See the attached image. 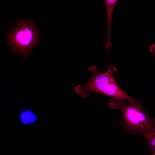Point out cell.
Wrapping results in <instances>:
<instances>
[{"label":"cell","instance_id":"cell-1","mask_svg":"<svg viewBox=\"0 0 155 155\" xmlns=\"http://www.w3.org/2000/svg\"><path fill=\"white\" fill-rule=\"evenodd\" d=\"M107 70L100 73L97 67L93 65L88 68L90 77L85 84L77 86L74 90L76 94L83 97L89 96L92 92L112 97L113 98L124 100L128 103L135 102L133 96L127 94L118 86L114 76L117 69L113 65L110 64L107 66Z\"/></svg>","mask_w":155,"mask_h":155},{"label":"cell","instance_id":"cell-2","mask_svg":"<svg viewBox=\"0 0 155 155\" xmlns=\"http://www.w3.org/2000/svg\"><path fill=\"white\" fill-rule=\"evenodd\" d=\"M126 101L111 98L108 104L111 108L119 109L121 117L117 126L121 125L124 128L125 133L132 135H141L148 131H155V119H150L137 100L133 103L127 104Z\"/></svg>","mask_w":155,"mask_h":155},{"label":"cell","instance_id":"cell-3","mask_svg":"<svg viewBox=\"0 0 155 155\" xmlns=\"http://www.w3.org/2000/svg\"><path fill=\"white\" fill-rule=\"evenodd\" d=\"M39 31L33 19H20L9 31L6 44L25 59L31 56V50L40 40Z\"/></svg>","mask_w":155,"mask_h":155},{"label":"cell","instance_id":"cell-4","mask_svg":"<svg viewBox=\"0 0 155 155\" xmlns=\"http://www.w3.org/2000/svg\"><path fill=\"white\" fill-rule=\"evenodd\" d=\"M117 0H105L107 18V35L105 47L108 52V50L112 46L113 44L110 40V28L112 21V14L115 5Z\"/></svg>","mask_w":155,"mask_h":155},{"label":"cell","instance_id":"cell-5","mask_svg":"<svg viewBox=\"0 0 155 155\" xmlns=\"http://www.w3.org/2000/svg\"><path fill=\"white\" fill-rule=\"evenodd\" d=\"M142 135L147 142L151 155H155V131L146 132Z\"/></svg>","mask_w":155,"mask_h":155},{"label":"cell","instance_id":"cell-6","mask_svg":"<svg viewBox=\"0 0 155 155\" xmlns=\"http://www.w3.org/2000/svg\"><path fill=\"white\" fill-rule=\"evenodd\" d=\"M20 117L22 121L24 124L33 123L36 119V117L33 112L28 110L22 111L20 113Z\"/></svg>","mask_w":155,"mask_h":155},{"label":"cell","instance_id":"cell-7","mask_svg":"<svg viewBox=\"0 0 155 155\" xmlns=\"http://www.w3.org/2000/svg\"><path fill=\"white\" fill-rule=\"evenodd\" d=\"M149 51L152 54L155 55V44H152L150 46Z\"/></svg>","mask_w":155,"mask_h":155}]
</instances>
